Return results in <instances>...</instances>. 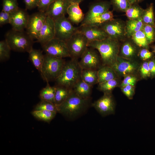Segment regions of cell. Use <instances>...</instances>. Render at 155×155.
Listing matches in <instances>:
<instances>
[{
	"label": "cell",
	"instance_id": "cell-1",
	"mask_svg": "<svg viewBox=\"0 0 155 155\" xmlns=\"http://www.w3.org/2000/svg\"><path fill=\"white\" fill-rule=\"evenodd\" d=\"M88 46L98 51L103 65L111 66L118 56L119 44L118 40L109 37L101 40L89 42Z\"/></svg>",
	"mask_w": 155,
	"mask_h": 155
},
{
	"label": "cell",
	"instance_id": "cell-2",
	"mask_svg": "<svg viewBox=\"0 0 155 155\" xmlns=\"http://www.w3.org/2000/svg\"><path fill=\"white\" fill-rule=\"evenodd\" d=\"M82 70L78 60L71 59L65 62L59 75L55 80L56 86H63L72 89L81 79Z\"/></svg>",
	"mask_w": 155,
	"mask_h": 155
},
{
	"label": "cell",
	"instance_id": "cell-3",
	"mask_svg": "<svg viewBox=\"0 0 155 155\" xmlns=\"http://www.w3.org/2000/svg\"><path fill=\"white\" fill-rule=\"evenodd\" d=\"M90 99L82 98L72 90L66 100L57 107L58 112L69 117H75L87 107Z\"/></svg>",
	"mask_w": 155,
	"mask_h": 155
},
{
	"label": "cell",
	"instance_id": "cell-4",
	"mask_svg": "<svg viewBox=\"0 0 155 155\" xmlns=\"http://www.w3.org/2000/svg\"><path fill=\"white\" fill-rule=\"evenodd\" d=\"M5 40L11 50L29 53L33 48V39L24 31L12 29L6 33Z\"/></svg>",
	"mask_w": 155,
	"mask_h": 155
},
{
	"label": "cell",
	"instance_id": "cell-5",
	"mask_svg": "<svg viewBox=\"0 0 155 155\" xmlns=\"http://www.w3.org/2000/svg\"><path fill=\"white\" fill-rule=\"evenodd\" d=\"M65 61L63 58L44 55L41 75L46 82L55 81L59 75Z\"/></svg>",
	"mask_w": 155,
	"mask_h": 155
},
{
	"label": "cell",
	"instance_id": "cell-6",
	"mask_svg": "<svg viewBox=\"0 0 155 155\" xmlns=\"http://www.w3.org/2000/svg\"><path fill=\"white\" fill-rule=\"evenodd\" d=\"M65 42L71 59L78 60L88 47V40L83 34L78 31Z\"/></svg>",
	"mask_w": 155,
	"mask_h": 155
},
{
	"label": "cell",
	"instance_id": "cell-7",
	"mask_svg": "<svg viewBox=\"0 0 155 155\" xmlns=\"http://www.w3.org/2000/svg\"><path fill=\"white\" fill-rule=\"evenodd\" d=\"M54 21L55 38L66 42L78 31V27L74 26L68 18L65 16Z\"/></svg>",
	"mask_w": 155,
	"mask_h": 155
},
{
	"label": "cell",
	"instance_id": "cell-8",
	"mask_svg": "<svg viewBox=\"0 0 155 155\" xmlns=\"http://www.w3.org/2000/svg\"><path fill=\"white\" fill-rule=\"evenodd\" d=\"M46 54L63 58L70 57L65 41L54 38L42 46Z\"/></svg>",
	"mask_w": 155,
	"mask_h": 155
},
{
	"label": "cell",
	"instance_id": "cell-9",
	"mask_svg": "<svg viewBox=\"0 0 155 155\" xmlns=\"http://www.w3.org/2000/svg\"><path fill=\"white\" fill-rule=\"evenodd\" d=\"M47 16L45 12L40 11L29 16L26 28V32L33 40L37 39Z\"/></svg>",
	"mask_w": 155,
	"mask_h": 155
},
{
	"label": "cell",
	"instance_id": "cell-10",
	"mask_svg": "<svg viewBox=\"0 0 155 155\" xmlns=\"http://www.w3.org/2000/svg\"><path fill=\"white\" fill-rule=\"evenodd\" d=\"M111 67L118 76L134 74L139 68L137 62L132 59H127L119 56L115 63Z\"/></svg>",
	"mask_w": 155,
	"mask_h": 155
},
{
	"label": "cell",
	"instance_id": "cell-11",
	"mask_svg": "<svg viewBox=\"0 0 155 155\" xmlns=\"http://www.w3.org/2000/svg\"><path fill=\"white\" fill-rule=\"evenodd\" d=\"M79 61L82 69H92L98 70L102 65L100 57L95 49L88 47L80 58Z\"/></svg>",
	"mask_w": 155,
	"mask_h": 155
},
{
	"label": "cell",
	"instance_id": "cell-12",
	"mask_svg": "<svg viewBox=\"0 0 155 155\" xmlns=\"http://www.w3.org/2000/svg\"><path fill=\"white\" fill-rule=\"evenodd\" d=\"M92 106L103 116L115 113V104L111 92L104 93L102 97L92 104Z\"/></svg>",
	"mask_w": 155,
	"mask_h": 155
},
{
	"label": "cell",
	"instance_id": "cell-13",
	"mask_svg": "<svg viewBox=\"0 0 155 155\" xmlns=\"http://www.w3.org/2000/svg\"><path fill=\"white\" fill-rule=\"evenodd\" d=\"M98 27L105 32L108 37L113 39L118 40L122 39L126 35L125 26L119 20L113 19Z\"/></svg>",
	"mask_w": 155,
	"mask_h": 155
},
{
	"label": "cell",
	"instance_id": "cell-14",
	"mask_svg": "<svg viewBox=\"0 0 155 155\" xmlns=\"http://www.w3.org/2000/svg\"><path fill=\"white\" fill-rule=\"evenodd\" d=\"M29 15L26 10L19 7L10 12V22L12 29L15 30L24 31L26 28Z\"/></svg>",
	"mask_w": 155,
	"mask_h": 155
},
{
	"label": "cell",
	"instance_id": "cell-15",
	"mask_svg": "<svg viewBox=\"0 0 155 155\" xmlns=\"http://www.w3.org/2000/svg\"><path fill=\"white\" fill-rule=\"evenodd\" d=\"M69 0H55L49 5L45 13L54 21L65 16L71 4Z\"/></svg>",
	"mask_w": 155,
	"mask_h": 155
},
{
	"label": "cell",
	"instance_id": "cell-16",
	"mask_svg": "<svg viewBox=\"0 0 155 155\" xmlns=\"http://www.w3.org/2000/svg\"><path fill=\"white\" fill-rule=\"evenodd\" d=\"M111 2L107 1H98L92 4L85 15L80 26L84 25L93 18L109 10Z\"/></svg>",
	"mask_w": 155,
	"mask_h": 155
},
{
	"label": "cell",
	"instance_id": "cell-17",
	"mask_svg": "<svg viewBox=\"0 0 155 155\" xmlns=\"http://www.w3.org/2000/svg\"><path fill=\"white\" fill-rule=\"evenodd\" d=\"M78 31L83 34L88 42L103 40L108 37L105 32L100 27L93 25H84L78 28Z\"/></svg>",
	"mask_w": 155,
	"mask_h": 155
},
{
	"label": "cell",
	"instance_id": "cell-18",
	"mask_svg": "<svg viewBox=\"0 0 155 155\" xmlns=\"http://www.w3.org/2000/svg\"><path fill=\"white\" fill-rule=\"evenodd\" d=\"M55 21L49 17L47 16L37 40L42 46L55 38Z\"/></svg>",
	"mask_w": 155,
	"mask_h": 155
},
{
	"label": "cell",
	"instance_id": "cell-19",
	"mask_svg": "<svg viewBox=\"0 0 155 155\" xmlns=\"http://www.w3.org/2000/svg\"><path fill=\"white\" fill-rule=\"evenodd\" d=\"M79 4L77 3H71L67 11L68 19L71 23L76 24L81 23L85 16Z\"/></svg>",
	"mask_w": 155,
	"mask_h": 155
},
{
	"label": "cell",
	"instance_id": "cell-20",
	"mask_svg": "<svg viewBox=\"0 0 155 155\" xmlns=\"http://www.w3.org/2000/svg\"><path fill=\"white\" fill-rule=\"evenodd\" d=\"M98 84L117 78L118 76L111 67L102 65L97 70Z\"/></svg>",
	"mask_w": 155,
	"mask_h": 155
},
{
	"label": "cell",
	"instance_id": "cell-21",
	"mask_svg": "<svg viewBox=\"0 0 155 155\" xmlns=\"http://www.w3.org/2000/svg\"><path fill=\"white\" fill-rule=\"evenodd\" d=\"M92 87L81 78L74 85L72 90L80 97L85 99H88L90 98Z\"/></svg>",
	"mask_w": 155,
	"mask_h": 155
},
{
	"label": "cell",
	"instance_id": "cell-22",
	"mask_svg": "<svg viewBox=\"0 0 155 155\" xmlns=\"http://www.w3.org/2000/svg\"><path fill=\"white\" fill-rule=\"evenodd\" d=\"M29 57L35 67L40 73L44 59L42 51L33 48L28 53Z\"/></svg>",
	"mask_w": 155,
	"mask_h": 155
},
{
	"label": "cell",
	"instance_id": "cell-23",
	"mask_svg": "<svg viewBox=\"0 0 155 155\" xmlns=\"http://www.w3.org/2000/svg\"><path fill=\"white\" fill-rule=\"evenodd\" d=\"M144 24L141 17L134 20H129L125 26V35L128 37L143 28Z\"/></svg>",
	"mask_w": 155,
	"mask_h": 155
},
{
	"label": "cell",
	"instance_id": "cell-24",
	"mask_svg": "<svg viewBox=\"0 0 155 155\" xmlns=\"http://www.w3.org/2000/svg\"><path fill=\"white\" fill-rule=\"evenodd\" d=\"M55 103L57 107L62 104L67 98L70 94L72 89L66 87L59 86H55Z\"/></svg>",
	"mask_w": 155,
	"mask_h": 155
},
{
	"label": "cell",
	"instance_id": "cell-25",
	"mask_svg": "<svg viewBox=\"0 0 155 155\" xmlns=\"http://www.w3.org/2000/svg\"><path fill=\"white\" fill-rule=\"evenodd\" d=\"M81 79L89 85L93 87L98 84L97 70L92 69H82Z\"/></svg>",
	"mask_w": 155,
	"mask_h": 155
},
{
	"label": "cell",
	"instance_id": "cell-26",
	"mask_svg": "<svg viewBox=\"0 0 155 155\" xmlns=\"http://www.w3.org/2000/svg\"><path fill=\"white\" fill-rule=\"evenodd\" d=\"M113 19V12L109 10L93 18L84 25L99 26L101 24Z\"/></svg>",
	"mask_w": 155,
	"mask_h": 155
},
{
	"label": "cell",
	"instance_id": "cell-27",
	"mask_svg": "<svg viewBox=\"0 0 155 155\" xmlns=\"http://www.w3.org/2000/svg\"><path fill=\"white\" fill-rule=\"evenodd\" d=\"M56 86H50L47 82L46 87L40 91L39 96L41 100L50 102L55 104V97Z\"/></svg>",
	"mask_w": 155,
	"mask_h": 155
},
{
	"label": "cell",
	"instance_id": "cell-28",
	"mask_svg": "<svg viewBox=\"0 0 155 155\" xmlns=\"http://www.w3.org/2000/svg\"><path fill=\"white\" fill-rule=\"evenodd\" d=\"M57 113L56 112L46 110H34L32 113L37 119L49 122L55 117Z\"/></svg>",
	"mask_w": 155,
	"mask_h": 155
},
{
	"label": "cell",
	"instance_id": "cell-29",
	"mask_svg": "<svg viewBox=\"0 0 155 155\" xmlns=\"http://www.w3.org/2000/svg\"><path fill=\"white\" fill-rule=\"evenodd\" d=\"M136 52L135 47L131 43L129 42H125L121 48V57L132 59L135 56Z\"/></svg>",
	"mask_w": 155,
	"mask_h": 155
},
{
	"label": "cell",
	"instance_id": "cell-30",
	"mask_svg": "<svg viewBox=\"0 0 155 155\" xmlns=\"http://www.w3.org/2000/svg\"><path fill=\"white\" fill-rule=\"evenodd\" d=\"M141 18L144 24L150 25L155 28L153 3H151L147 8L144 10Z\"/></svg>",
	"mask_w": 155,
	"mask_h": 155
},
{
	"label": "cell",
	"instance_id": "cell-31",
	"mask_svg": "<svg viewBox=\"0 0 155 155\" xmlns=\"http://www.w3.org/2000/svg\"><path fill=\"white\" fill-rule=\"evenodd\" d=\"M144 10L138 5L135 4L131 5L125 12L129 20H134L141 17Z\"/></svg>",
	"mask_w": 155,
	"mask_h": 155
},
{
	"label": "cell",
	"instance_id": "cell-32",
	"mask_svg": "<svg viewBox=\"0 0 155 155\" xmlns=\"http://www.w3.org/2000/svg\"><path fill=\"white\" fill-rule=\"evenodd\" d=\"M133 42L138 46L148 49V45L143 29L134 33L131 36Z\"/></svg>",
	"mask_w": 155,
	"mask_h": 155
},
{
	"label": "cell",
	"instance_id": "cell-33",
	"mask_svg": "<svg viewBox=\"0 0 155 155\" xmlns=\"http://www.w3.org/2000/svg\"><path fill=\"white\" fill-rule=\"evenodd\" d=\"M117 78L98 84V89L104 93H111L112 90L119 85Z\"/></svg>",
	"mask_w": 155,
	"mask_h": 155
},
{
	"label": "cell",
	"instance_id": "cell-34",
	"mask_svg": "<svg viewBox=\"0 0 155 155\" xmlns=\"http://www.w3.org/2000/svg\"><path fill=\"white\" fill-rule=\"evenodd\" d=\"M11 49L5 39L0 42V61H3L10 58Z\"/></svg>",
	"mask_w": 155,
	"mask_h": 155
},
{
	"label": "cell",
	"instance_id": "cell-35",
	"mask_svg": "<svg viewBox=\"0 0 155 155\" xmlns=\"http://www.w3.org/2000/svg\"><path fill=\"white\" fill-rule=\"evenodd\" d=\"M34 110H46L58 112L57 107L55 104L42 100L36 105Z\"/></svg>",
	"mask_w": 155,
	"mask_h": 155
},
{
	"label": "cell",
	"instance_id": "cell-36",
	"mask_svg": "<svg viewBox=\"0 0 155 155\" xmlns=\"http://www.w3.org/2000/svg\"><path fill=\"white\" fill-rule=\"evenodd\" d=\"M111 3L116 10L125 12L131 5L128 0H111Z\"/></svg>",
	"mask_w": 155,
	"mask_h": 155
},
{
	"label": "cell",
	"instance_id": "cell-37",
	"mask_svg": "<svg viewBox=\"0 0 155 155\" xmlns=\"http://www.w3.org/2000/svg\"><path fill=\"white\" fill-rule=\"evenodd\" d=\"M155 28L147 24H144L143 29L148 44L153 42L155 40Z\"/></svg>",
	"mask_w": 155,
	"mask_h": 155
},
{
	"label": "cell",
	"instance_id": "cell-38",
	"mask_svg": "<svg viewBox=\"0 0 155 155\" xmlns=\"http://www.w3.org/2000/svg\"><path fill=\"white\" fill-rule=\"evenodd\" d=\"M19 8L17 0H3L2 10L11 12Z\"/></svg>",
	"mask_w": 155,
	"mask_h": 155
},
{
	"label": "cell",
	"instance_id": "cell-39",
	"mask_svg": "<svg viewBox=\"0 0 155 155\" xmlns=\"http://www.w3.org/2000/svg\"><path fill=\"white\" fill-rule=\"evenodd\" d=\"M124 77V79L120 85L121 87L129 85L135 86L137 79L134 74L128 75Z\"/></svg>",
	"mask_w": 155,
	"mask_h": 155
},
{
	"label": "cell",
	"instance_id": "cell-40",
	"mask_svg": "<svg viewBox=\"0 0 155 155\" xmlns=\"http://www.w3.org/2000/svg\"><path fill=\"white\" fill-rule=\"evenodd\" d=\"M140 73L142 78H146L150 76L148 62H144L139 68Z\"/></svg>",
	"mask_w": 155,
	"mask_h": 155
},
{
	"label": "cell",
	"instance_id": "cell-41",
	"mask_svg": "<svg viewBox=\"0 0 155 155\" xmlns=\"http://www.w3.org/2000/svg\"><path fill=\"white\" fill-rule=\"evenodd\" d=\"M123 93L130 99H132L135 94V86L127 85L121 87Z\"/></svg>",
	"mask_w": 155,
	"mask_h": 155
},
{
	"label": "cell",
	"instance_id": "cell-42",
	"mask_svg": "<svg viewBox=\"0 0 155 155\" xmlns=\"http://www.w3.org/2000/svg\"><path fill=\"white\" fill-rule=\"evenodd\" d=\"M10 22V12L2 10L0 13V26L9 24Z\"/></svg>",
	"mask_w": 155,
	"mask_h": 155
},
{
	"label": "cell",
	"instance_id": "cell-43",
	"mask_svg": "<svg viewBox=\"0 0 155 155\" xmlns=\"http://www.w3.org/2000/svg\"><path fill=\"white\" fill-rule=\"evenodd\" d=\"M55 0H40L38 7L39 11L45 12L49 5Z\"/></svg>",
	"mask_w": 155,
	"mask_h": 155
},
{
	"label": "cell",
	"instance_id": "cell-44",
	"mask_svg": "<svg viewBox=\"0 0 155 155\" xmlns=\"http://www.w3.org/2000/svg\"><path fill=\"white\" fill-rule=\"evenodd\" d=\"M153 55L152 52L149 51L148 49L143 48L141 49L139 53L140 58L143 60H146L150 58Z\"/></svg>",
	"mask_w": 155,
	"mask_h": 155
},
{
	"label": "cell",
	"instance_id": "cell-45",
	"mask_svg": "<svg viewBox=\"0 0 155 155\" xmlns=\"http://www.w3.org/2000/svg\"><path fill=\"white\" fill-rule=\"evenodd\" d=\"M26 9H31L38 7L40 0H24Z\"/></svg>",
	"mask_w": 155,
	"mask_h": 155
},
{
	"label": "cell",
	"instance_id": "cell-46",
	"mask_svg": "<svg viewBox=\"0 0 155 155\" xmlns=\"http://www.w3.org/2000/svg\"><path fill=\"white\" fill-rule=\"evenodd\" d=\"M148 66L150 76H155V60L154 59L150 60L148 62Z\"/></svg>",
	"mask_w": 155,
	"mask_h": 155
},
{
	"label": "cell",
	"instance_id": "cell-47",
	"mask_svg": "<svg viewBox=\"0 0 155 155\" xmlns=\"http://www.w3.org/2000/svg\"><path fill=\"white\" fill-rule=\"evenodd\" d=\"M142 0H128L129 2L131 5L136 4Z\"/></svg>",
	"mask_w": 155,
	"mask_h": 155
},
{
	"label": "cell",
	"instance_id": "cell-48",
	"mask_svg": "<svg viewBox=\"0 0 155 155\" xmlns=\"http://www.w3.org/2000/svg\"><path fill=\"white\" fill-rule=\"evenodd\" d=\"M71 3H77L80 4L83 0H69Z\"/></svg>",
	"mask_w": 155,
	"mask_h": 155
},
{
	"label": "cell",
	"instance_id": "cell-49",
	"mask_svg": "<svg viewBox=\"0 0 155 155\" xmlns=\"http://www.w3.org/2000/svg\"><path fill=\"white\" fill-rule=\"evenodd\" d=\"M154 52L155 53V46L154 48Z\"/></svg>",
	"mask_w": 155,
	"mask_h": 155
}]
</instances>
